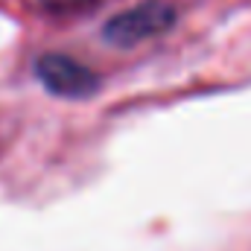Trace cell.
Segmentation results:
<instances>
[{"instance_id": "6da1fadb", "label": "cell", "mask_w": 251, "mask_h": 251, "mask_svg": "<svg viewBox=\"0 0 251 251\" xmlns=\"http://www.w3.org/2000/svg\"><path fill=\"white\" fill-rule=\"evenodd\" d=\"M173 24H176V12H173L170 3L146 0V3H137V6L120 12V15H114L102 26V38L108 44H117V47H134L146 38L161 35Z\"/></svg>"}, {"instance_id": "7a4b0ae2", "label": "cell", "mask_w": 251, "mask_h": 251, "mask_svg": "<svg viewBox=\"0 0 251 251\" xmlns=\"http://www.w3.org/2000/svg\"><path fill=\"white\" fill-rule=\"evenodd\" d=\"M35 76L41 79V85L56 94V97H67V100H82L91 97L97 91V73L88 64L76 62L62 53H47L35 62Z\"/></svg>"}]
</instances>
